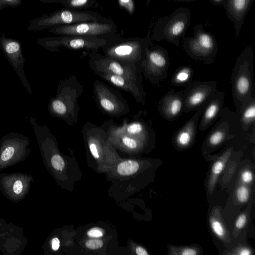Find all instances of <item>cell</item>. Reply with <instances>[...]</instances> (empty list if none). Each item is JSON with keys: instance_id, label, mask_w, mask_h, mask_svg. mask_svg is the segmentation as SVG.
<instances>
[{"instance_id": "obj_1", "label": "cell", "mask_w": 255, "mask_h": 255, "mask_svg": "<svg viewBox=\"0 0 255 255\" xmlns=\"http://www.w3.org/2000/svg\"><path fill=\"white\" fill-rule=\"evenodd\" d=\"M191 20V13L187 7H180L170 15L159 18L153 28L152 39L166 40L178 45L179 40L185 34Z\"/></svg>"}, {"instance_id": "obj_2", "label": "cell", "mask_w": 255, "mask_h": 255, "mask_svg": "<svg viewBox=\"0 0 255 255\" xmlns=\"http://www.w3.org/2000/svg\"><path fill=\"white\" fill-rule=\"evenodd\" d=\"M116 25L110 19L104 21H86L52 27L50 32L59 35L96 36L110 38L114 37Z\"/></svg>"}, {"instance_id": "obj_3", "label": "cell", "mask_w": 255, "mask_h": 255, "mask_svg": "<svg viewBox=\"0 0 255 255\" xmlns=\"http://www.w3.org/2000/svg\"><path fill=\"white\" fill-rule=\"evenodd\" d=\"M105 19L97 12L63 9L39 20L38 25L43 28L70 25L86 21H104Z\"/></svg>"}, {"instance_id": "obj_4", "label": "cell", "mask_w": 255, "mask_h": 255, "mask_svg": "<svg viewBox=\"0 0 255 255\" xmlns=\"http://www.w3.org/2000/svg\"><path fill=\"white\" fill-rule=\"evenodd\" d=\"M149 43V38H135L122 40L110 45L107 44L103 48L108 57L131 62L140 56Z\"/></svg>"}, {"instance_id": "obj_5", "label": "cell", "mask_w": 255, "mask_h": 255, "mask_svg": "<svg viewBox=\"0 0 255 255\" xmlns=\"http://www.w3.org/2000/svg\"><path fill=\"white\" fill-rule=\"evenodd\" d=\"M184 45L188 51L194 54L206 55L215 50L217 43L214 35L199 23L194 26L193 36L184 39Z\"/></svg>"}, {"instance_id": "obj_6", "label": "cell", "mask_w": 255, "mask_h": 255, "mask_svg": "<svg viewBox=\"0 0 255 255\" xmlns=\"http://www.w3.org/2000/svg\"><path fill=\"white\" fill-rule=\"evenodd\" d=\"M110 38L96 36L59 35L48 40L47 43L52 46H64L72 49H86L97 50L104 48Z\"/></svg>"}, {"instance_id": "obj_7", "label": "cell", "mask_w": 255, "mask_h": 255, "mask_svg": "<svg viewBox=\"0 0 255 255\" xmlns=\"http://www.w3.org/2000/svg\"><path fill=\"white\" fill-rule=\"evenodd\" d=\"M253 1V0H225L221 4L225 9L227 18L233 22L237 37L240 34Z\"/></svg>"}, {"instance_id": "obj_8", "label": "cell", "mask_w": 255, "mask_h": 255, "mask_svg": "<svg viewBox=\"0 0 255 255\" xmlns=\"http://www.w3.org/2000/svg\"><path fill=\"white\" fill-rule=\"evenodd\" d=\"M96 63L98 64V69L102 68V69L99 70L100 71L114 74L128 79L132 78L130 68L123 66L112 58L101 57L98 59Z\"/></svg>"}, {"instance_id": "obj_9", "label": "cell", "mask_w": 255, "mask_h": 255, "mask_svg": "<svg viewBox=\"0 0 255 255\" xmlns=\"http://www.w3.org/2000/svg\"><path fill=\"white\" fill-rule=\"evenodd\" d=\"M68 9L79 10L95 7L96 0H56Z\"/></svg>"}, {"instance_id": "obj_10", "label": "cell", "mask_w": 255, "mask_h": 255, "mask_svg": "<svg viewBox=\"0 0 255 255\" xmlns=\"http://www.w3.org/2000/svg\"><path fill=\"white\" fill-rule=\"evenodd\" d=\"M101 76L113 84L126 90L133 91V85L129 79L114 74L101 71Z\"/></svg>"}, {"instance_id": "obj_11", "label": "cell", "mask_w": 255, "mask_h": 255, "mask_svg": "<svg viewBox=\"0 0 255 255\" xmlns=\"http://www.w3.org/2000/svg\"><path fill=\"white\" fill-rule=\"evenodd\" d=\"M146 52L150 62L157 66L163 67L166 64V59L162 50L159 48H151L150 50L146 49Z\"/></svg>"}, {"instance_id": "obj_12", "label": "cell", "mask_w": 255, "mask_h": 255, "mask_svg": "<svg viewBox=\"0 0 255 255\" xmlns=\"http://www.w3.org/2000/svg\"><path fill=\"white\" fill-rule=\"evenodd\" d=\"M138 168L137 161L128 160L120 163L117 167V171L121 175H130L136 172Z\"/></svg>"}, {"instance_id": "obj_13", "label": "cell", "mask_w": 255, "mask_h": 255, "mask_svg": "<svg viewBox=\"0 0 255 255\" xmlns=\"http://www.w3.org/2000/svg\"><path fill=\"white\" fill-rule=\"evenodd\" d=\"M118 130L126 132L128 134L126 135H135L142 131L143 126L139 123L134 122L124 126L121 129H118Z\"/></svg>"}, {"instance_id": "obj_14", "label": "cell", "mask_w": 255, "mask_h": 255, "mask_svg": "<svg viewBox=\"0 0 255 255\" xmlns=\"http://www.w3.org/2000/svg\"><path fill=\"white\" fill-rule=\"evenodd\" d=\"M2 43L5 51L9 55H15L20 51V45L16 41L4 39Z\"/></svg>"}, {"instance_id": "obj_15", "label": "cell", "mask_w": 255, "mask_h": 255, "mask_svg": "<svg viewBox=\"0 0 255 255\" xmlns=\"http://www.w3.org/2000/svg\"><path fill=\"white\" fill-rule=\"evenodd\" d=\"M250 87V82L248 79L245 76H241L238 80L237 88L239 93L242 94L246 93Z\"/></svg>"}, {"instance_id": "obj_16", "label": "cell", "mask_w": 255, "mask_h": 255, "mask_svg": "<svg viewBox=\"0 0 255 255\" xmlns=\"http://www.w3.org/2000/svg\"><path fill=\"white\" fill-rule=\"evenodd\" d=\"M119 4L131 15L134 11L135 4L133 0H118Z\"/></svg>"}, {"instance_id": "obj_17", "label": "cell", "mask_w": 255, "mask_h": 255, "mask_svg": "<svg viewBox=\"0 0 255 255\" xmlns=\"http://www.w3.org/2000/svg\"><path fill=\"white\" fill-rule=\"evenodd\" d=\"M100 103L102 108L109 113H113L116 109L115 105L110 99L105 97L100 98Z\"/></svg>"}, {"instance_id": "obj_18", "label": "cell", "mask_w": 255, "mask_h": 255, "mask_svg": "<svg viewBox=\"0 0 255 255\" xmlns=\"http://www.w3.org/2000/svg\"><path fill=\"white\" fill-rule=\"evenodd\" d=\"M181 107V100L178 99H175L169 104V111L171 115H175L180 111Z\"/></svg>"}, {"instance_id": "obj_19", "label": "cell", "mask_w": 255, "mask_h": 255, "mask_svg": "<svg viewBox=\"0 0 255 255\" xmlns=\"http://www.w3.org/2000/svg\"><path fill=\"white\" fill-rule=\"evenodd\" d=\"M53 167L58 170H62L65 166V162L62 157L58 155H54L51 159Z\"/></svg>"}, {"instance_id": "obj_20", "label": "cell", "mask_w": 255, "mask_h": 255, "mask_svg": "<svg viewBox=\"0 0 255 255\" xmlns=\"http://www.w3.org/2000/svg\"><path fill=\"white\" fill-rule=\"evenodd\" d=\"M52 108L54 111L59 115H64L67 111L66 105L59 100H56L53 102Z\"/></svg>"}, {"instance_id": "obj_21", "label": "cell", "mask_w": 255, "mask_h": 255, "mask_svg": "<svg viewBox=\"0 0 255 255\" xmlns=\"http://www.w3.org/2000/svg\"><path fill=\"white\" fill-rule=\"evenodd\" d=\"M122 143L127 147L130 149H134L137 146L136 141L133 138L128 135L124 134L122 136Z\"/></svg>"}, {"instance_id": "obj_22", "label": "cell", "mask_w": 255, "mask_h": 255, "mask_svg": "<svg viewBox=\"0 0 255 255\" xmlns=\"http://www.w3.org/2000/svg\"><path fill=\"white\" fill-rule=\"evenodd\" d=\"M205 98V94L202 92L198 91L194 93L189 98L191 105L196 106L201 103Z\"/></svg>"}, {"instance_id": "obj_23", "label": "cell", "mask_w": 255, "mask_h": 255, "mask_svg": "<svg viewBox=\"0 0 255 255\" xmlns=\"http://www.w3.org/2000/svg\"><path fill=\"white\" fill-rule=\"evenodd\" d=\"M237 195L239 201L244 203L246 202L249 197V191L247 188L242 186L238 188L237 192Z\"/></svg>"}, {"instance_id": "obj_24", "label": "cell", "mask_w": 255, "mask_h": 255, "mask_svg": "<svg viewBox=\"0 0 255 255\" xmlns=\"http://www.w3.org/2000/svg\"><path fill=\"white\" fill-rule=\"evenodd\" d=\"M191 139V134L187 131H183L178 136L177 140L182 145L188 144Z\"/></svg>"}, {"instance_id": "obj_25", "label": "cell", "mask_w": 255, "mask_h": 255, "mask_svg": "<svg viewBox=\"0 0 255 255\" xmlns=\"http://www.w3.org/2000/svg\"><path fill=\"white\" fill-rule=\"evenodd\" d=\"M103 242L99 239L89 240L86 242V246L91 250L98 249L102 247Z\"/></svg>"}, {"instance_id": "obj_26", "label": "cell", "mask_w": 255, "mask_h": 255, "mask_svg": "<svg viewBox=\"0 0 255 255\" xmlns=\"http://www.w3.org/2000/svg\"><path fill=\"white\" fill-rule=\"evenodd\" d=\"M211 225L213 231L217 236L222 237L224 235V229L220 222L216 220H212Z\"/></svg>"}, {"instance_id": "obj_27", "label": "cell", "mask_w": 255, "mask_h": 255, "mask_svg": "<svg viewBox=\"0 0 255 255\" xmlns=\"http://www.w3.org/2000/svg\"><path fill=\"white\" fill-rule=\"evenodd\" d=\"M218 111V107L216 104H211L207 108L205 114V119L207 120L212 119Z\"/></svg>"}, {"instance_id": "obj_28", "label": "cell", "mask_w": 255, "mask_h": 255, "mask_svg": "<svg viewBox=\"0 0 255 255\" xmlns=\"http://www.w3.org/2000/svg\"><path fill=\"white\" fill-rule=\"evenodd\" d=\"M223 137V133L221 131H217L211 136L210 142L212 145H217L222 140Z\"/></svg>"}, {"instance_id": "obj_29", "label": "cell", "mask_w": 255, "mask_h": 255, "mask_svg": "<svg viewBox=\"0 0 255 255\" xmlns=\"http://www.w3.org/2000/svg\"><path fill=\"white\" fill-rule=\"evenodd\" d=\"M14 151V148L12 146H9L6 148L1 154V159L3 161L8 160L13 156Z\"/></svg>"}, {"instance_id": "obj_30", "label": "cell", "mask_w": 255, "mask_h": 255, "mask_svg": "<svg viewBox=\"0 0 255 255\" xmlns=\"http://www.w3.org/2000/svg\"><path fill=\"white\" fill-rule=\"evenodd\" d=\"M255 116V106H252L249 107L245 112L244 115V119L246 121L253 120Z\"/></svg>"}, {"instance_id": "obj_31", "label": "cell", "mask_w": 255, "mask_h": 255, "mask_svg": "<svg viewBox=\"0 0 255 255\" xmlns=\"http://www.w3.org/2000/svg\"><path fill=\"white\" fill-rule=\"evenodd\" d=\"M224 164L222 162L218 161L216 162L212 167V172L215 175L220 174L222 171Z\"/></svg>"}, {"instance_id": "obj_32", "label": "cell", "mask_w": 255, "mask_h": 255, "mask_svg": "<svg viewBox=\"0 0 255 255\" xmlns=\"http://www.w3.org/2000/svg\"><path fill=\"white\" fill-rule=\"evenodd\" d=\"M189 74L187 70L180 71L176 76V79L180 82L186 81L189 78Z\"/></svg>"}, {"instance_id": "obj_33", "label": "cell", "mask_w": 255, "mask_h": 255, "mask_svg": "<svg viewBox=\"0 0 255 255\" xmlns=\"http://www.w3.org/2000/svg\"><path fill=\"white\" fill-rule=\"evenodd\" d=\"M247 221V217L245 214L240 215L236 222V226L237 228L241 229L243 228Z\"/></svg>"}, {"instance_id": "obj_34", "label": "cell", "mask_w": 255, "mask_h": 255, "mask_svg": "<svg viewBox=\"0 0 255 255\" xmlns=\"http://www.w3.org/2000/svg\"><path fill=\"white\" fill-rule=\"evenodd\" d=\"M23 189V185L20 180H16L13 186V191L16 194H19L21 192Z\"/></svg>"}, {"instance_id": "obj_35", "label": "cell", "mask_w": 255, "mask_h": 255, "mask_svg": "<svg viewBox=\"0 0 255 255\" xmlns=\"http://www.w3.org/2000/svg\"><path fill=\"white\" fill-rule=\"evenodd\" d=\"M87 235L91 237L98 238L103 236L102 232L97 229H92L87 232Z\"/></svg>"}, {"instance_id": "obj_36", "label": "cell", "mask_w": 255, "mask_h": 255, "mask_svg": "<svg viewBox=\"0 0 255 255\" xmlns=\"http://www.w3.org/2000/svg\"><path fill=\"white\" fill-rule=\"evenodd\" d=\"M242 178L244 182L248 183L253 179V174L249 171H245L242 174Z\"/></svg>"}, {"instance_id": "obj_37", "label": "cell", "mask_w": 255, "mask_h": 255, "mask_svg": "<svg viewBox=\"0 0 255 255\" xmlns=\"http://www.w3.org/2000/svg\"><path fill=\"white\" fill-rule=\"evenodd\" d=\"M89 148L93 156L96 158H98L99 154L96 145L94 143H91L89 144Z\"/></svg>"}, {"instance_id": "obj_38", "label": "cell", "mask_w": 255, "mask_h": 255, "mask_svg": "<svg viewBox=\"0 0 255 255\" xmlns=\"http://www.w3.org/2000/svg\"><path fill=\"white\" fill-rule=\"evenodd\" d=\"M51 243L52 249L54 251L58 250L60 247V241L57 238L53 239Z\"/></svg>"}, {"instance_id": "obj_39", "label": "cell", "mask_w": 255, "mask_h": 255, "mask_svg": "<svg viewBox=\"0 0 255 255\" xmlns=\"http://www.w3.org/2000/svg\"><path fill=\"white\" fill-rule=\"evenodd\" d=\"M136 254L137 255H147L148 253L146 251L141 247H138L136 248L135 250Z\"/></svg>"}, {"instance_id": "obj_40", "label": "cell", "mask_w": 255, "mask_h": 255, "mask_svg": "<svg viewBox=\"0 0 255 255\" xmlns=\"http://www.w3.org/2000/svg\"><path fill=\"white\" fill-rule=\"evenodd\" d=\"M196 254V251L192 249H185L182 253V255H195Z\"/></svg>"}, {"instance_id": "obj_41", "label": "cell", "mask_w": 255, "mask_h": 255, "mask_svg": "<svg viewBox=\"0 0 255 255\" xmlns=\"http://www.w3.org/2000/svg\"><path fill=\"white\" fill-rule=\"evenodd\" d=\"M251 254V252L248 249H244L241 251L240 255H249Z\"/></svg>"}, {"instance_id": "obj_42", "label": "cell", "mask_w": 255, "mask_h": 255, "mask_svg": "<svg viewBox=\"0 0 255 255\" xmlns=\"http://www.w3.org/2000/svg\"><path fill=\"white\" fill-rule=\"evenodd\" d=\"M210 1L215 5H220L225 0H210Z\"/></svg>"}, {"instance_id": "obj_43", "label": "cell", "mask_w": 255, "mask_h": 255, "mask_svg": "<svg viewBox=\"0 0 255 255\" xmlns=\"http://www.w3.org/2000/svg\"><path fill=\"white\" fill-rule=\"evenodd\" d=\"M174 1H177V2H190V1H193L196 0H170Z\"/></svg>"}, {"instance_id": "obj_44", "label": "cell", "mask_w": 255, "mask_h": 255, "mask_svg": "<svg viewBox=\"0 0 255 255\" xmlns=\"http://www.w3.org/2000/svg\"><path fill=\"white\" fill-rule=\"evenodd\" d=\"M151 0H146V6H148L149 3H150Z\"/></svg>"}, {"instance_id": "obj_45", "label": "cell", "mask_w": 255, "mask_h": 255, "mask_svg": "<svg viewBox=\"0 0 255 255\" xmlns=\"http://www.w3.org/2000/svg\"><path fill=\"white\" fill-rule=\"evenodd\" d=\"M4 0L7 1V2L9 1V2H11L13 1H15V0Z\"/></svg>"}, {"instance_id": "obj_46", "label": "cell", "mask_w": 255, "mask_h": 255, "mask_svg": "<svg viewBox=\"0 0 255 255\" xmlns=\"http://www.w3.org/2000/svg\"><path fill=\"white\" fill-rule=\"evenodd\" d=\"M47 0V1H51V0Z\"/></svg>"}]
</instances>
